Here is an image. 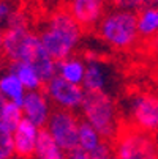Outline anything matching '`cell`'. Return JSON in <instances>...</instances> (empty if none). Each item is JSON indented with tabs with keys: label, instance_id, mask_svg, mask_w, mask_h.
I'll list each match as a JSON object with an SVG mask.
<instances>
[{
	"label": "cell",
	"instance_id": "cell-19",
	"mask_svg": "<svg viewBox=\"0 0 158 159\" xmlns=\"http://www.w3.org/2000/svg\"><path fill=\"white\" fill-rule=\"evenodd\" d=\"M24 120V112H22V107L21 104L17 102H11V101H7L2 113H0V121L3 125H7L11 131L16 129V126Z\"/></svg>",
	"mask_w": 158,
	"mask_h": 159
},
{
	"label": "cell",
	"instance_id": "cell-24",
	"mask_svg": "<svg viewBox=\"0 0 158 159\" xmlns=\"http://www.w3.org/2000/svg\"><path fill=\"white\" fill-rule=\"evenodd\" d=\"M14 8L10 2H7V0H0V16H2V19L7 22V19L13 14Z\"/></svg>",
	"mask_w": 158,
	"mask_h": 159
},
{
	"label": "cell",
	"instance_id": "cell-3",
	"mask_svg": "<svg viewBox=\"0 0 158 159\" xmlns=\"http://www.w3.org/2000/svg\"><path fill=\"white\" fill-rule=\"evenodd\" d=\"M95 29L98 36L116 51H128L139 39L136 11L120 8L109 10Z\"/></svg>",
	"mask_w": 158,
	"mask_h": 159
},
{
	"label": "cell",
	"instance_id": "cell-20",
	"mask_svg": "<svg viewBox=\"0 0 158 159\" xmlns=\"http://www.w3.org/2000/svg\"><path fill=\"white\" fill-rule=\"evenodd\" d=\"M14 145H13V131L0 121V159H13Z\"/></svg>",
	"mask_w": 158,
	"mask_h": 159
},
{
	"label": "cell",
	"instance_id": "cell-15",
	"mask_svg": "<svg viewBox=\"0 0 158 159\" xmlns=\"http://www.w3.org/2000/svg\"><path fill=\"white\" fill-rule=\"evenodd\" d=\"M8 71H11L13 74L17 76V79L21 80V84L26 87L27 92H35V90H41L44 82L41 79V76L38 74V71L35 68L26 61H11Z\"/></svg>",
	"mask_w": 158,
	"mask_h": 159
},
{
	"label": "cell",
	"instance_id": "cell-12",
	"mask_svg": "<svg viewBox=\"0 0 158 159\" xmlns=\"http://www.w3.org/2000/svg\"><path fill=\"white\" fill-rule=\"evenodd\" d=\"M111 71L98 58H92L85 63V77L82 87L85 92H108Z\"/></svg>",
	"mask_w": 158,
	"mask_h": 159
},
{
	"label": "cell",
	"instance_id": "cell-30",
	"mask_svg": "<svg viewBox=\"0 0 158 159\" xmlns=\"http://www.w3.org/2000/svg\"><path fill=\"white\" fill-rule=\"evenodd\" d=\"M16 159H21V157H16Z\"/></svg>",
	"mask_w": 158,
	"mask_h": 159
},
{
	"label": "cell",
	"instance_id": "cell-9",
	"mask_svg": "<svg viewBox=\"0 0 158 159\" xmlns=\"http://www.w3.org/2000/svg\"><path fill=\"white\" fill-rule=\"evenodd\" d=\"M52 102L49 101L48 95L43 90H35V92H27L24 99L21 102L24 118L32 121L40 129L46 128L51 115H52Z\"/></svg>",
	"mask_w": 158,
	"mask_h": 159
},
{
	"label": "cell",
	"instance_id": "cell-2",
	"mask_svg": "<svg viewBox=\"0 0 158 159\" xmlns=\"http://www.w3.org/2000/svg\"><path fill=\"white\" fill-rule=\"evenodd\" d=\"M38 35L49 55L60 61L71 57L79 48L84 29L66 8H59L48 16Z\"/></svg>",
	"mask_w": 158,
	"mask_h": 159
},
{
	"label": "cell",
	"instance_id": "cell-5",
	"mask_svg": "<svg viewBox=\"0 0 158 159\" xmlns=\"http://www.w3.org/2000/svg\"><path fill=\"white\" fill-rule=\"evenodd\" d=\"M114 142L117 159H158V143L153 134L134 126L122 128Z\"/></svg>",
	"mask_w": 158,
	"mask_h": 159
},
{
	"label": "cell",
	"instance_id": "cell-6",
	"mask_svg": "<svg viewBox=\"0 0 158 159\" xmlns=\"http://www.w3.org/2000/svg\"><path fill=\"white\" fill-rule=\"evenodd\" d=\"M128 115L131 126L144 132H158V95L141 92L130 98Z\"/></svg>",
	"mask_w": 158,
	"mask_h": 159
},
{
	"label": "cell",
	"instance_id": "cell-23",
	"mask_svg": "<svg viewBox=\"0 0 158 159\" xmlns=\"http://www.w3.org/2000/svg\"><path fill=\"white\" fill-rule=\"evenodd\" d=\"M66 159H90V153L81 147H76L70 151H66Z\"/></svg>",
	"mask_w": 158,
	"mask_h": 159
},
{
	"label": "cell",
	"instance_id": "cell-16",
	"mask_svg": "<svg viewBox=\"0 0 158 159\" xmlns=\"http://www.w3.org/2000/svg\"><path fill=\"white\" fill-rule=\"evenodd\" d=\"M35 159H66V151L59 147V143L51 137L46 129L40 131L38 143L35 148Z\"/></svg>",
	"mask_w": 158,
	"mask_h": 159
},
{
	"label": "cell",
	"instance_id": "cell-11",
	"mask_svg": "<svg viewBox=\"0 0 158 159\" xmlns=\"http://www.w3.org/2000/svg\"><path fill=\"white\" fill-rule=\"evenodd\" d=\"M40 128L29 120H22L13 131L14 156L21 159H29L35 154V148L40 137Z\"/></svg>",
	"mask_w": 158,
	"mask_h": 159
},
{
	"label": "cell",
	"instance_id": "cell-26",
	"mask_svg": "<svg viewBox=\"0 0 158 159\" xmlns=\"http://www.w3.org/2000/svg\"><path fill=\"white\" fill-rule=\"evenodd\" d=\"M5 104H7V99H5V96H3L2 93H0V113H2V110H3Z\"/></svg>",
	"mask_w": 158,
	"mask_h": 159
},
{
	"label": "cell",
	"instance_id": "cell-27",
	"mask_svg": "<svg viewBox=\"0 0 158 159\" xmlns=\"http://www.w3.org/2000/svg\"><path fill=\"white\" fill-rule=\"evenodd\" d=\"M3 32L0 30V55H3Z\"/></svg>",
	"mask_w": 158,
	"mask_h": 159
},
{
	"label": "cell",
	"instance_id": "cell-22",
	"mask_svg": "<svg viewBox=\"0 0 158 159\" xmlns=\"http://www.w3.org/2000/svg\"><path fill=\"white\" fill-rule=\"evenodd\" d=\"M90 159H116L114 147H111L109 140H103L93 151H90Z\"/></svg>",
	"mask_w": 158,
	"mask_h": 159
},
{
	"label": "cell",
	"instance_id": "cell-1",
	"mask_svg": "<svg viewBox=\"0 0 158 159\" xmlns=\"http://www.w3.org/2000/svg\"><path fill=\"white\" fill-rule=\"evenodd\" d=\"M3 55L11 61H26L32 65L46 84L57 76V61L43 46L38 33L26 29H7L3 32Z\"/></svg>",
	"mask_w": 158,
	"mask_h": 159
},
{
	"label": "cell",
	"instance_id": "cell-18",
	"mask_svg": "<svg viewBox=\"0 0 158 159\" xmlns=\"http://www.w3.org/2000/svg\"><path fill=\"white\" fill-rule=\"evenodd\" d=\"M104 139L101 137V134L85 120L79 123V132H78V147L84 148L85 151H93Z\"/></svg>",
	"mask_w": 158,
	"mask_h": 159
},
{
	"label": "cell",
	"instance_id": "cell-29",
	"mask_svg": "<svg viewBox=\"0 0 158 159\" xmlns=\"http://www.w3.org/2000/svg\"><path fill=\"white\" fill-rule=\"evenodd\" d=\"M3 22H5V20L2 19V16H0V25H2V24H3Z\"/></svg>",
	"mask_w": 158,
	"mask_h": 159
},
{
	"label": "cell",
	"instance_id": "cell-28",
	"mask_svg": "<svg viewBox=\"0 0 158 159\" xmlns=\"http://www.w3.org/2000/svg\"><path fill=\"white\" fill-rule=\"evenodd\" d=\"M152 3L153 5H158V0H152Z\"/></svg>",
	"mask_w": 158,
	"mask_h": 159
},
{
	"label": "cell",
	"instance_id": "cell-4",
	"mask_svg": "<svg viewBox=\"0 0 158 159\" xmlns=\"http://www.w3.org/2000/svg\"><path fill=\"white\" fill-rule=\"evenodd\" d=\"M81 113L106 140L116 139L119 128V110L116 101L108 92H85Z\"/></svg>",
	"mask_w": 158,
	"mask_h": 159
},
{
	"label": "cell",
	"instance_id": "cell-8",
	"mask_svg": "<svg viewBox=\"0 0 158 159\" xmlns=\"http://www.w3.org/2000/svg\"><path fill=\"white\" fill-rule=\"evenodd\" d=\"M44 93L57 109L70 112H74L78 109L81 110L82 101L85 98V90L82 85L70 84L59 76H54L44 84Z\"/></svg>",
	"mask_w": 158,
	"mask_h": 159
},
{
	"label": "cell",
	"instance_id": "cell-10",
	"mask_svg": "<svg viewBox=\"0 0 158 159\" xmlns=\"http://www.w3.org/2000/svg\"><path fill=\"white\" fill-rule=\"evenodd\" d=\"M109 0H68V10L71 16L81 24L84 30L95 29L108 11Z\"/></svg>",
	"mask_w": 158,
	"mask_h": 159
},
{
	"label": "cell",
	"instance_id": "cell-25",
	"mask_svg": "<svg viewBox=\"0 0 158 159\" xmlns=\"http://www.w3.org/2000/svg\"><path fill=\"white\" fill-rule=\"evenodd\" d=\"M149 44H150V51H152L153 57H156V58H158V35H156L153 39H150V41H149Z\"/></svg>",
	"mask_w": 158,
	"mask_h": 159
},
{
	"label": "cell",
	"instance_id": "cell-13",
	"mask_svg": "<svg viewBox=\"0 0 158 159\" xmlns=\"http://www.w3.org/2000/svg\"><path fill=\"white\" fill-rule=\"evenodd\" d=\"M139 39L150 41L158 35V5H147L136 11Z\"/></svg>",
	"mask_w": 158,
	"mask_h": 159
},
{
	"label": "cell",
	"instance_id": "cell-17",
	"mask_svg": "<svg viewBox=\"0 0 158 159\" xmlns=\"http://www.w3.org/2000/svg\"><path fill=\"white\" fill-rule=\"evenodd\" d=\"M0 93L5 96L7 101L21 104L24 96H26V93H27V90L21 84V80L17 79L16 74L8 71V73L0 76Z\"/></svg>",
	"mask_w": 158,
	"mask_h": 159
},
{
	"label": "cell",
	"instance_id": "cell-7",
	"mask_svg": "<svg viewBox=\"0 0 158 159\" xmlns=\"http://www.w3.org/2000/svg\"><path fill=\"white\" fill-rule=\"evenodd\" d=\"M81 120L74 112L55 109L46 125V129L51 137L59 143V147L65 151H70L78 147V132H79Z\"/></svg>",
	"mask_w": 158,
	"mask_h": 159
},
{
	"label": "cell",
	"instance_id": "cell-14",
	"mask_svg": "<svg viewBox=\"0 0 158 159\" xmlns=\"http://www.w3.org/2000/svg\"><path fill=\"white\" fill-rule=\"evenodd\" d=\"M57 76L70 84L82 85L85 77V61L78 55H71L57 61Z\"/></svg>",
	"mask_w": 158,
	"mask_h": 159
},
{
	"label": "cell",
	"instance_id": "cell-21",
	"mask_svg": "<svg viewBox=\"0 0 158 159\" xmlns=\"http://www.w3.org/2000/svg\"><path fill=\"white\" fill-rule=\"evenodd\" d=\"M152 3V0H109V5L112 8L130 10V11H139L141 8Z\"/></svg>",
	"mask_w": 158,
	"mask_h": 159
},
{
	"label": "cell",
	"instance_id": "cell-31",
	"mask_svg": "<svg viewBox=\"0 0 158 159\" xmlns=\"http://www.w3.org/2000/svg\"><path fill=\"white\" fill-rule=\"evenodd\" d=\"M116 159H117V157H116Z\"/></svg>",
	"mask_w": 158,
	"mask_h": 159
}]
</instances>
